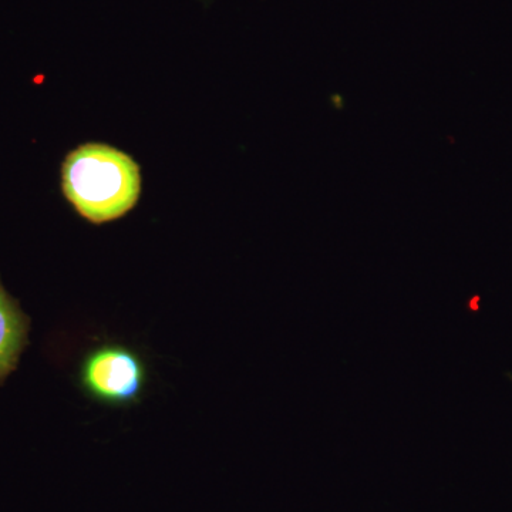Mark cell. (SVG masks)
I'll return each mask as SVG.
<instances>
[{"label": "cell", "instance_id": "6da1fadb", "mask_svg": "<svg viewBox=\"0 0 512 512\" xmlns=\"http://www.w3.org/2000/svg\"><path fill=\"white\" fill-rule=\"evenodd\" d=\"M62 188L64 197L84 220L93 224L119 220L140 198V167L117 148L84 144L64 160Z\"/></svg>", "mask_w": 512, "mask_h": 512}, {"label": "cell", "instance_id": "7a4b0ae2", "mask_svg": "<svg viewBox=\"0 0 512 512\" xmlns=\"http://www.w3.org/2000/svg\"><path fill=\"white\" fill-rule=\"evenodd\" d=\"M147 379L143 357L120 343H104L87 352L79 372L83 392L96 402L114 407L140 402Z\"/></svg>", "mask_w": 512, "mask_h": 512}, {"label": "cell", "instance_id": "3957f363", "mask_svg": "<svg viewBox=\"0 0 512 512\" xmlns=\"http://www.w3.org/2000/svg\"><path fill=\"white\" fill-rule=\"evenodd\" d=\"M29 320L0 285V382L18 366L28 343Z\"/></svg>", "mask_w": 512, "mask_h": 512}]
</instances>
